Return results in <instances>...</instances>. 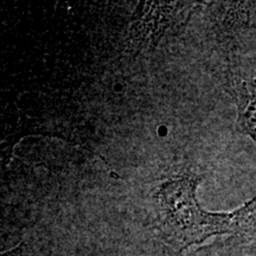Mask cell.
<instances>
[{"label": "cell", "instance_id": "6da1fadb", "mask_svg": "<svg viewBox=\"0 0 256 256\" xmlns=\"http://www.w3.org/2000/svg\"><path fill=\"white\" fill-rule=\"evenodd\" d=\"M200 179L188 177L159 188L153 200V224L160 238L179 250L211 236L230 234L247 238L256 230V196L232 212L204 210L196 198Z\"/></svg>", "mask_w": 256, "mask_h": 256}, {"label": "cell", "instance_id": "7a4b0ae2", "mask_svg": "<svg viewBox=\"0 0 256 256\" xmlns=\"http://www.w3.org/2000/svg\"><path fill=\"white\" fill-rule=\"evenodd\" d=\"M228 88L238 106V126L256 142V74L243 72L241 66L226 70Z\"/></svg>", "mask_w": 256, "mask_h": 256}, {"label": "cell", "instance_id": "3957f363", "mask_svg": "<svg viewBox=\"0 0 256 256\" xmlns=\"http://www.w3.org/2000/svg\"><path fill=\"white\" fill-rule=\"evenodd\" d=\"M184 256H252L244 238H235L218 241L214 244L200 247Z\"/></svg>", "mask_w": 256, "mask_h": 256}, {"label": "cell", "instance_id": "277c9868", "mask_svg": "<svg viewBox=\"0 0 256 256\" xmlns=\"http://www.w3.org/2000/svg\"><path fill=\"white\" fill-rule=\"evenodd\" d=\"M34 244L30 242L23 241L20 242L17 247L12 248L11 250L4 252L2 256H34Z\"/></svg>", "mask_w": 256, "mask_h": 256}]
</instances>
